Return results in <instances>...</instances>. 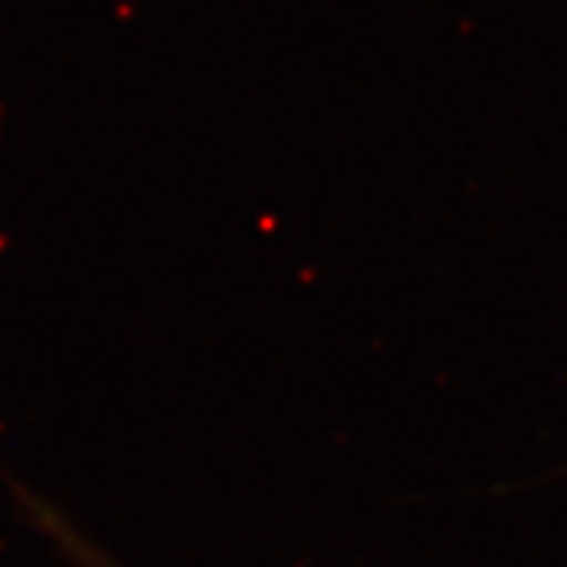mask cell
<instances>
[{
  "label": "cell",
  "instance_id": "cell-1",
  "mask_svg": "<svg viewBox=\"0 0 567 567\" xmlns=\"http://www.w3.org/2000/svg\"><path fill=\"white\" fill-rule=\"evenodd\" d=\"M18 498H21V502L27 504L29 513L35 516L38 525L50 527V530L55 533V539L61 542V545H64L66 550H75V554H79L81 559L86 561V567H113L107 559H101L99 550H95L93 545H86V542L81 539L79 533H75V527H72L70 522H66V518L61 516V513H58L55 507H52L50 502H43V498L32 496V493H29V489H23V487L18 489Z\"/></svg>",
  "mask_w": 567,
  "mask_h": 567
}]
</instances>
